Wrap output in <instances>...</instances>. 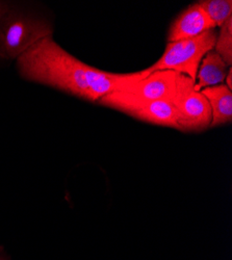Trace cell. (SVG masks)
<instances>
[{
  "label": "cell",
  "instance_id": "9",
  "mask_svg": "<svg viewBox=\"0 0 232 260\" xmlns=\"http://www.w3.org/2000/svg\"><path fill=\"white\" fill-rule=\"evenodd\" d=\"M228 67L222 57L213 49L203 57L195 81V91L200 92L205 88L222 84L225 81Z\"/></svg>",
  "mask_w": 232,
  "mask_h": 260
},
{
  "label": "cell",
  "instance_id": "8",
  "mask_svg": "<svg viewBox=\"0 0 232 260\" xmlns=\"http://www.w3.org/2000/svg\"><path fill=\"white\" fill-rule=\"evenodd\" d=\"M207 99L210 111H212V122L209 128H215L232 122V93L225 84L209 86L200 91Z\"/></svg>",
  "mask_w": 232,
  "mask_h": 260
},
{
  "label": "cell",
  "instance_id": "14",
  "mask_svg": "<svg viewBox=\"0 0 232 260\" xmlns=\"http://www.w3.org/2000/svg\"><path fill=\"white\" fill-rule=\"evenodd\" d=\"M0 260H3V259H0Z\"/></svg>",
  "mask_w": 232,
  "mask_h": 260
},
{
  "label": "cell",
  "instance_id": "6",
  "mask_svg": "<svg viewBox=\"0 0 232 260\" xmlns=\"http://www.w3.org/2000/svg\"><path fill=\"white\" fill-rule=\"evenodd\" d=\"M177 74L169 70L156 71L122 91L147 100L172 103L176 92Z\"/></svg>",
  "mask_w": 232,
  "mask_h": 260
},
{
  "label": "cell",
  "instance_id": "13",
  "mask_svg": "<svg viewBox=\"0 0 232 260\" xmlns=\"http://www.w3.org/2000/svg\"><path fill=\"white\" fill-rule=\"evenodd\" d=\"M225 81H226L225 85L229 90H231L232 89V69H231V67L228 69V72L225 77Z\"/></svg>",
  "mask_w": 232,
  "mask_h": 260
},
{
  "label": "cell",
  "instance_id": "5",
  "mask_svg": "<svg viewBox=\"0 0 232 260\" xmlns=\"http://www.w3.org/2000/svg\"><path fill=\"white\" fill-rule=\"evenodd\" d=\"M177 116L179 130L184 133H199L209 128L212 111L207 99L201 92L195 91V80L177 74L176 92L172 101Z\"/></svg>",
  "mask_w": 232,
  "mask_h": 260
},
{
  "label": "cell",
  "instance_id": "10",
  "mask_svg": "<svg viewBox=\"0 0 232 260\" xmlns=\"http://www.w3.org/2000/svg\"><path fill=\"white\" fill-rule=\"evenodd\" d=\"M198 4L206 15L212 19L216 27H221L232 17L231 0H201Z\"/></svg>",
  "mask_w": 232,
  "mask_h": 260
},
{
  "label": "cell",
  "instance_id": "3",
  "mask_svg": "<svg viewBox=\"0 0 232 260\" xmlns=\"http://www.w3.org/2000/svg\"><path fill=\"white\" fill-rule=\"evenodd\" d=\"M52 32L46 20L10 10L0 21V57L17 59Z\"/></svg>",
  "mask_w": 232,
  "mask_h": 260
},
{
  "label": "cell",
  "instance_id": "2",
  "mask_svg": "<svg viewBox=\"0 0 232 260\" xmlns=\"http://www.w3.org/2000/svg\"><path fill=\"white\" fill-rule=\"evenodd\" d=\"M217 36L218 31L212 29L192 39L168 43L159 59L143 71L147 75L162 70L174 71L196 81L200 63L206 53L214 49Z\"/></svg>",
  "mask_w": 232,
  "mask_h": 260
},
{
  "label": "cell",
  "instance_id": "7",
  "mask_svg": "<svg viewBox=\"0 0 232 260\" xmlns=\"http://www.w3.org/2000/svg\"><path fill=\"white\" fill-rule=\"evenodd\" d=\"M216 25L198 3L189 5L173 21L169 28L168 43L192 39L208 30L216 29Z\"/></svg>",
  "mask_w": 232,
  "mask_h": 260
},
{
  "label": "cell",
  "instance_id": "4",
  "mask_svg": "<svg viewBox=\"0 0 232 260\" xmlns=\"http://www.w3.org/2000/svg\"><path fill=\"white\" fill-rule=\"evenodd\" d=\"M98 103L143 122L179 130L176 111L170 102L147 100L127 92L117 91L105 95Z\"/></svg>",
  "mask_w": 232,
  "mask_h": 260
},
{
  "label": "cell",
  "instance_id": "11",
  "mask_svg": "<svg viewBox=\"0 0 232 260\" xmlns=\"http://www.w3.org/2000/svg\"><path fill=\"white\" fill-rule=\"evenodd\" d=\"M214 50L222 57L228 67L232 64V17L220 27Z\"/></svg>",
  "mask_w": 232,
  "mask_h": 260
},
{
  "label": "cell",
  "instance_id": "12",
  "mask_svg": "<svg viewBox=\"0 0 232 260\" xmlns=\"http://www.w3.org/2000/svg\"><path fill=\"white\" fill-rule=\"evenodd\" d=\"M10 6L4 2H0V21L4 18V16L10 11Z\"/></svg>",
  "mask_w": 232,
  "mask_h": 260
},
{
  "label": "cell",
  "instance_id": "1",
  "mask_svg": "<svg viewBox=\"0 0 232 260\" xmlns=\"http://www.w3.org/2000/svg\"><path fill=\"white\" fill-rule=\"evenodd\" d=\"M16 60L23 79L94 103L148 76L143 70L118 74L89 66L60 47L52 36L36 43Z\"/></svg>",
  "mask_w": 232,
  "mask_h": 260
}]
</instances>
